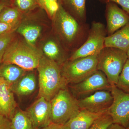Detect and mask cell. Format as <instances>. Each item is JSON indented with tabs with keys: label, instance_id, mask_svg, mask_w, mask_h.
<instances>
[{
	"label": "cell",
	"instance_id": "obj_17",
	"mask_svg": "<svg viewBox=\"0 0 129 129\" xmlns=\"http://www.w3.org/2000/svg\"><path fill=\"white\" fill-rule=\"evenodd\" d=\"M86 0H59V3L67 8L66 11L71 14L79 22L86 23L87 21L86 14Z\"/></svg>",
	"mask_w": 129,
	"mask_h": 129
},
{
	"label": "cell",
	"instance_id": "obj_13",
	"mask_svg": "<svg viewBox=\"0 0 129 129\" xmlns=\"http://www.w3.org/2000/svg\"><path fill=\"white\" fill-rule=\"evenodd\" d=\"M11 85L0 78V114L11 119L17 107Z\"/></svg>",
	"mask_w": 129,
	"mask_h": 129
},
{
	"label": "cell",
	"instance_id": "obj_7",
	"mask_svg": "<svg viewBox=\"0 0 129 129\" xmlns=\"http://www.w3.org/2000/svg\"><path fill=\"white\" fill-rule=\"evenodd\" d=\"M107 36L106 26L104 24L92 21L85 42L80 48L72 53L68 60H74L99 54L104 47L105 39Z\"/></svg>",
	"mask_w": 129,
	"mask_h": 129
},
{
	"label": "cell",
	"instance_id": "obj_22",
	"mask_svg": "<svg viewBox=\"0 0 129 129\" xmlns=\"http://www.w3.org/2000/svg\"><path fill=\"white\" fill-rule=\"evenodd\" d=\"M21 13L17 8L6 7L0 13V21L17 27L20 21Z\"/></svg>",
	"mask_w": 129,
	"mask_h": 129
},
{
	"label": "cell",
	"instance_id": "obj_15",
	"mask_svg": "<svg viewBox=\"0 0 129 129\" xmlns=\"http://www.w3.org/2000/svg\"><path fill=\"white\" fill-rule=\"evenodd\" d=\"M37 87V81L35 74H25L17 82L11 85L12 90L19 96L28 95L33 93Z\"/></svg>",
	"mask_w": 129,
	"mask_h": 129
},
{
	"label": "cell",
	"instance_id": "obj_10",
	"mask_svg": "<svg viewBox=\"0 0 129 129\" xmlns=\"http://www.w3.org/2000/svg\"><path fill=\"white\" fill-rule=\"evenodd\" d=\"M25 111L35 129H41L51 123V102L44 97H39Z\"/></svg>",
	"mask_w": 129,
	"mask_h": 129
},
{
	"label": "cell",
	"instance_id": "obj_1",
	"mask_svg": "<svg viewBox=\"0 0 129 129\" xmlns=\"http://www.w3.org/2000/svg\"><path fill=\"white\" fill-rule=\"evenodd\" d=\"M54 19L61 40L74 53L85 42L90 25L87 23H82L76 20L60 3Z\"/></svg>",
	"mask_w": 129,
	"mask_h": 129
},
{
	"label": "cell",
	"instance_id": "obj_19",
	"mask_svg": "<svg viewBox=\"0 0 129 129\" xmlns=\"http://www.w3.org/2000/svg\"><path fill=\"white\" fill-rule=\"evenodd\" d=\"M0 64V78L13 84L26 73L27 71L13 64Z\"/></svg>",
	"mask_w": 129,
	"mask_h": 129
},
{
	"label": "cell",
	"instance_id": "obj_30",
	"mask_svg": "<svg viewBox=\"0 0 129 129\" xmlns=\"http://www.w3.org/2000/svg\"><path fill=\"white\" fill-rule=\"evenodd\" d=\"M11 120L0 114V129H10Z\"/></svg>",
	"mask_w": 129,
	"mask_h": 129
},
{
	"label": "cell",
	"instance_id": "obj_4",
	"mask_svg": "<svg viewBox=\"0 0 129 129\" xmlns=\"http://www.w3.org/2000/svg\"><path fill=\"white\" fill-rule=\"evenodd\" d=\"M127 59L126 52L115 47H104L98 54V70L105 74L111 86L116 85Z\"/></svg>",
	"mask_w": 129,
	"mask_h": 129
},
{
	"label": "cell",
	"instance_id": "obj_23",
	"mask_svg": "<svg viewBox=\"0 0 129 129\" xmlns=\"http://www.w3.org/2000/svg\"><path fill=\"white\" fill-rule=\"evenodd\" d=\"M116 86L127 93H129V59H127L119 77Z\"/></svg>",
	"mask_w": 129,
	"mask_h": 129
},
{
	"label": "cell",
	"instance_id": "obj_18",
	"mask_svg": "<svg viewBox=\"0 0 129 129\" xmlns=\"http://www.w3.org/2000/svg\"><path fill=\"white\" fill-rule=\"evenodd\" d=\"M43 51L46 56L55 61L60 66L68 60L64 50L55 41L50 40L47 42L44 45Z\"/></svg>",
	"mask_w": 129,
	"mask_h": 129
},
{
	"label": "cell",
	"instance_id": "obj_21",
	"mask_svg": "<svg viewBox=\"0 0 129 129\" xmlns=\"http://www.w3.org/2000/svg\"><path fill=\"white\" fill-rule=\"evenodd\" d=\"M17 32L23 36L27 42L30 45L34 44L41 32V28L38 25H23L18 28Z\"/></svg>",
	"mask_w": 129,
	"mask_h": 129
},
{
	"label": "cell",
	"instance_id": "obj_2",
	"mask_svg": "<svg viewBox=\"0 0 129 129\" xmlns=\"http://www.w3.org/2000/svg\"><path fill=\"white\" fill-rule=\"evenodd\" d=\"M39 73V97L51 101L57 92L67 88L68 83L62 74L61 66L43 55L37 68Z\"/></svg>",
	"mask_w": 129,
	"mask_h": 129
},
{
	"label": "cell",
	"instance_id": "obj_28",
	"mask_svg": "<svg viewBox=\"0 0 129 129\" xmlns=\"http://www.w3.org/2000/svg\"><path fill=\"white\" fill-rule=\"evenodd\" d=\"M103 4H107L109 2H113L119 5L122 9L129 14V0H98Z\"/></svg>",
	"mask_w": 129,
	"mask_h": 129
},
{
	"label": "cell",
	"instance_id": "obj_8",
	"mask_svg": "<svg viewBox=\"0 0 129 129\" xmlns=\"http://www.w3.org/2000/svg\"><path fill=\"white\" fill-rule=\"evenodd\" d=\"M110 91L113 101L107 113L111 115L113 123L127 128L129 124V93L124 92L115 85L112 86Z\"/></svg>",
	"mask_w": 129,
	"mask_h": 129
},
{
	"label": "cell",
	"instance_id": "obj_6",
	"mask_svg": "<svg viewBox=\"0 0 129 129\" xmlns=\"http://www.w3.org/2000/svg\"><path fill=\"white\" fill-rule=\"evenodd\" d=\"M97 55L68 60L61 66L62 74L68 84H77L98 70Z\"/></svg>",
	"mask_w": 129,
	"mask_h": 129
},
{
	"label": "cell",
	"instance_id": "obj_3",
	"mask_svg": "<svg viewBox=\"0 0 129 129\" xmlns=\"http://www.w3.org/2000/svg\"><path fill=\"white\" fill-rule=\"evenodd\" d=\"M43 55L38 49L29 44L13 40L5 51L2 63L13 64L27 71L37 69Z\"/></svg>",
	"mask_w": 129,
	"mask_h": 129
},
{
	"label": "cell",
	"instance_id": "obj_20",
	"mask_svg": "<svg viewBox=\"0 0 129 129\" xmlns=\"http://www.w3.org/2000/svg\"><path fill=\"white\" fill-rule=\"evenodd\" d=\"M10 129H35L30 118L26 111L16 109L10 119Z\"/></svg>",
	"mask_w": 129,
	"mask_h": 129
},
{
	"label": "cell",
	"instance_id": "obj_29",
	"mask_svg": "<svg viewBox=\"0 0 129 129\" xmlns=\"http://www.w3.org/2000/svg\"><path fill=\"white\" fill-rule=\"evenodd\" d=\"M16 27L0 21V35L14 31Z\"/></svg>",
	"mask_w": 129,
	"mask_h": 129
},
{
	"label": "cell",
	"instance_id": "obj_34",
	"mask_svg": "<svg viewBox=\"0 0 129 129\" xmlns=\"http://www.w3.org/2000/svg\"><path fill=\"white\" fill-rule=\"evenodd\" d=\"M127 57H128V59H129V48L127 51Z\"/></svg>",
	"mask_w": 129,
	"mask_h": 129
},
{
	"label": "cell",
	"instance_id": "obj_12",
	"mask_svg": "<svg viewBox=\"0 0 129 129\" xmlns=\"http://www.w3.org/2000/svg\"><path fill=\"white\" fill-rule=\"evenodd\" d=\"M105 16L107 36L113 35L129 22V14L114 3L106 4Z\"/></svg>",
	"mask_w": 129,
	"mask_h": 129
},
{
	"label": "cell",
	"instance_id": "obj_25",
	"mask_svg": "<svg viewBox=\"0 0 129 129\" xmlns=\"http://www.w3.org/2000/svg\"><path fill=\"white\" fill-rule=\"evenodd\" d=\"M113 123L112 118L107 112L97 119L88 129H107Z\"/></svg>",
	"mask_w": 129,
	"mask_h": 129
},
{
	"label": "cell",
	"instance_id": "obj_33",
	"mask_svg": "<svg viewBox=\"0 0 129 129\" xmlns=\"http://www.w3.org/2000/svg\"><path fill=\"white\" fill-rule=\"evenodd\" d=\"M8 2L5 0L0 1V13L5 7L7 6Z\"/></svg>",
	"mask_w": 129,
	"mask_h": 129
},
{
	"label": "cell",
	"instance_id": "obj_14",
	"mask_svg": "<svg viewBox=\"0 0 129 129\" xmlns=\"http://www.w3.org/2000/svg\"><path fill=\"white\" fill-rule=\"evenodd\" d=\"M106 112L93 113L85 110H80L63 125V127L64 129H88L97 119Z\"/></svg>",
	"mask_w": 129,
	"mask_h": 129
},
{
	"label": "cell",
	"instance_id": "obj_9",
	"mask_svg": "<svg viewBox=\"0 0 129 129\" xmlns=\"http://www.w3.org/2000/svg\"><path fill=\"white\" fill-rule=\"evenodd\" d=\"M112 86L105 74L97 70L84 80L71 87L72 92L77 96L85 95L101 90L111 91Z\"/></svg>",
	"mask_w": 129,
	"mask_h": 129
},
{
	"label": "cell",
	"instance_id": "obj_5",
	"mask_svg": "<svg viewBox=\"0 0 129 129\" xmlns=\"http://www.w3.org/2000/svg\"><path fill=\"white\" fill-rule=\"evenodd\" d=\"M50 102L51 123L63 125L80 111L78 100L67 88L60 90Z\"/></svg>",
	"mask_w": 129,
	"mask_h": 129
},
{
	"label": "cell",
	"instance_id": "obj_31",
	"mask_svg": "<svg viewBox=\"0 0 129 129\" xmlns=\"http://www.w3.org/2000/svg\"><path fill=\"white\" fill-rule=\"evenodd\" d=\"M41 129H64L62 125L51 123L46 127Z\"/></svg>",
	"mask_w": 129,
	"mask_h": 129
},
{
	"label": "cell",
	"instance_id": "obj_35",
	"mask_svg": "<svg viewBox=\"0 0 129 129\" xmlns=\"http://www.w3.org/2000/svg\"><path fill=\"white\" fill-rule=\"evenodd\" d=\"M126 129H129V124L128 126V127H127V128H126Z\"/></svg>",
	"mask_w": 129,
	"mask_h": 129
},
{
	"label": "cell",
	"instance_id": "obj_16",
	"mask_svg": "<svg viewBox=\"0 0 129 129\" xmlns=\"http://www.w3.org/2000/svg\"><path fill=\"white\" fill-rule=\"evenodd\" d=\"M113 47L127 52L129 48V22L105 39L104 47Z\"/></svg>",
	"mask_w": 129,
	"mask_h": 129
},
{
	"label": "cell",
	"instance_id": "obj_27",
	"mask_svg": "<svg viewBox=\"0 0 129 129\" xmlns=\"http://www.w3.org/2000/svg\"><path fill=\"white\" fill-rule=\"evenodd\" d=\"M15 3L19 10L24 12L34 9L37 4L36 0H15Z\"/></svg>",
	"mask_w": 129,
	"mask_h": 129
},
{
	"label": "cell",
	"instance_id": "obj_26",
	"mask_svg": "<svg viewBox=\"0 0 129 129\" xmlns=\"http://www.w3.org/2000/svg\"><path fill=\"white\" fill-rule=\"evenodd\" d=\"M14 31L0 35V64L2 63L3 56L7 48L13 41Z\"/></svg>",
	"mask_w": 129,
	"mask_h": 129
},
{
	"label": "cell",
	"instance_id": "obj_11",
	"mask_svg": "<svg viewBox=\"0 0 129 129\" xmlns=\"http://www.w3.org/2000/svg\"><path fill=\"white\" fill-rule=\"evenodd\" d=\"M113 97L111 91H96L85 98L78 100L80 110H85L93 113L104 112L111 106Z\"/></svg>",
	"mask_w": 129,
	"mask_h": 129
},
{
	"label": "cell",
	"instance_id": "obj_32",
	"mask_svg": "<svg viewBox=\"0 0 129 129\" xmlns=\"http://www.w3.org/2000/svg\"><path fill=\"white\" fill-rule=\"evenodd\" d=\"M107 129H127L122 125L117 123H113Z\"/></svg>",
	"mask_w": 129,
	"mask_h": 129
},
{
	"label": "cell",
	"instance_id": "obj_24",
	"mask_svg": "<svg viewBox=\"0 0 129 129\" xmlns=\"http://www.w3.org/2000/svg\"><path fill=\"white\" fill-rule=\"evenodd\" d=\"M37 4L45 9L49 16L54 19L59 7V0H36Z\"/></svg>",
	"mask_w": 129,
	"mask_h": 129
}]
</instances>
